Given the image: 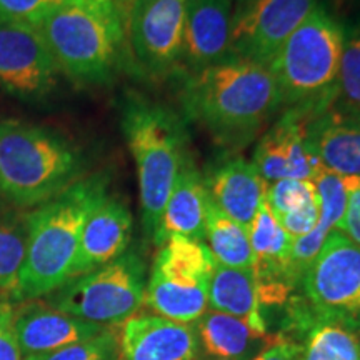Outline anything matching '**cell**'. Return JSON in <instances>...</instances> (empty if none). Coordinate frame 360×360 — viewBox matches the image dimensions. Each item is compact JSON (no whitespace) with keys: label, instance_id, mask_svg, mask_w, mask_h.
Here are the masks:
<instances>
[{"label":"cell","instance_id":"4316f807","mask_svg":"<svg viewBox=\"0 0 360 360\" xmlns=\"http://www.w3.org/2000/svg\"><path fill=\"white\" fill-rule=\"evenodd\" d=\"M264 199L272 210L274 217L281 219L317 202V188L312 180L282 179L265 184Z\"/></svg>","mask_w":360,"mask_h":360},{"label":"cell","instance_id":"5bb4252c","mask_svg":"<svg viewBox=\"0 0 360 360\" xmlns=\"http://www.w3.org/2000/svg\"><path fill=\"white\" fill-rule=\"evenodd\" d=\"M117 327L120 360H195L199 354L193 323L137 312Z\"/></svg>","mask_w":360,"mask_h":360},{"label":"cell","instance_id":"4fadbf2b","mask_svg":"<svg viewBox=\"0 0 360 360\" xmlns=\"http://www.w3.org/2000/svg\"><path fill=\"white\" fill-rule=\"evenodd\" d=\"M315 115L302 107L285 109L259 139L252 164L265 184L282 179L312 180L322 170L305 143V125Z\"/></svg>","mask_w":360,"mask_h":360},{"label":"cell","instance_id":"d4e9b609","mask_svg":"<svg viewBox=\"0 0 360 360\" xmlns=\"http://www.w3.org/2000/svg\"><path fill=\"white\" fill-rule=\"evenodd\" d=\"M302 360H360V344L352 328L312 319L305 328Z\"/></svg>","mask_w":360,"mask_h":360},{"label":"cell","instance_id":"484cf974","mask_svg":"<svg viewBox=\"0 0 360 360\" xmlns=\"http://www.w3.org/2000/svg\"><path fill=\"white\" fill-rule=\"evenodd\" d=\"M334 105L360 117V17L352 24L344 25V44Z\"/></svg>","mask_w":360,"mask_h":360},{"label":"cell","instance_id":"30bf717a","mask_svg":"<svg viewBox=\"0 0 360 360\" xmlns=\"http://www.w3.org/2000/svg\"><path fill=\"white\" fill-rule=\"evenodd\" d=\"M187 0H132L125 8L127 45L137 69L164 79L182 62Z\"/></svg>","mask_w":360,"mask_h":360},{"label":"cell","instance_id":"83f0119b","mask_svg":"<svg viewBox=\"0 0 360 360\" xmlns=\"http://www.w3.org/2000/svg\"><path fill=\"white\" fill-rule=\"evenodd\" d=\"M114 327H109L92 339L75 342L53 352L30 355L22 360H120L119 335Z\"/></svg>","mask_w":360,"mask_h":360},{"label":"cell","instance_id":"9a60e30c","mask_svg":"<svg viewBox=\"0 0 360 360\" xmlns=\"http://www.w3.org/2000/svg\"><path fill=\"white\" fill-rule=\"evenodd\" d=\"M232 8L233 0H187L180 62L187 74L232 57Z\"/></svg>","mask_w":360,"mask_h":360},{"label":"cell","instance_id":"e0dca14e","mask_svg":"<svg viewBox=\"0 0 360 360\" xmlns=\"http://www.w3.org/2000/svg\"><path fill=\"white\" fill-rule=\"evenodd\" d=\"M105 326L85 322L49 304L27 300L17 304L15 335L22 359L53 352L105 332Z\"/></svg>","mask_w":360,"mask_h":360},{"label":"cell","instance_id":"ba28073f","mask_svg":"<svg viewBox=\"0 0 360 360\" xmlns=\"http://www.w3.org/2000/svg\"><path fill=\"white\" fill-rule=\"evenodd\" d=\"M147 267L141 254L127 250L119 259L65 282L47 304L85 322L120 326L143 305Z\"/></svg>","mask_w":360,"mask_h":360},{"label":"cell","instance_id":"44dd1931","mask_svg":"<svg viewBox=\"0 0 360 360\" xmlns=\"http://www.w3.org/2000/svg\"><path fill=\"white\" fill-rule=\"evenodd\" d=\"M193 327L199 349L210 359L252 360L276 337L259 334L242 319L217 310H205Z\"/></svg>","mask_w":360,"mask_h":360},{"label":"cell","instance_id":"9c48e42d","mask_svg":"<svg viewBox=\"0 0 360 360\" xmlns=\"http://www.w3.org/2000/svg\"><path fill=\"white\" fill-rule=\"evenodd\" d=\"M300 285L314 319L355 330L360 322V247L345 233L332 231Z\"/></svg>","mask_w":360,"mask_h":360},{"label":"cell","instance_id":"8992f818","mask_svg":"<svg viewBox=\"0 0 360 360\" xmlns=\"http://www.w3.org/2000/svg\"><path fill=\"white\" fill-rule=\"evenodd\" d=\"M342 44L344 25L319 4L267 65L283 109L319 114L334 105Z\"/></svg>","mask_w":360,"mask_h":360},{"label":"cell","instance_id":"836d02e7","mask_svg":"<svg viewBox=\"0 0 360 360\" xmlns=\"http://www.w3.org/2000/svg\"><path fill=\"white\" fill-rule=\"evenodd\" d=\"M355 335H357V339H359V344H360V322L357 323V327H355Z\"/></svg>","mask_w":360,"mask_h":360},{"label":"cell","instance_id":"ffe728a7","mask_svg":"<svg viewBox=\"0 0 360 360\" xmlns=\"http://www.w3.org/2000/svg\"><path fill=\"white\" fill-rule=\"evenodd\" d=\"M207 191L204 175L193 164L191 154L184 160L182 169L175 179L164 214L160 217L154 244L159 247L165 238L180 236L205 240Z\"/></svg>","mask_w":360,"mask_h":360},{"label":"cell","instance_id":"1f68e13d","mask_svg":"<svg viewBox=\"0 0 360 360\" xmlns=\"http://www.w3.org/2000/svg\"><path fill=\"white\" fill-rule=\"evenodd\" d=\"M252 360H302V344L290 337L277 334L267 347H264Z\"/></svg>","mask_w":360,"mask_h":360},{"label":"cell","instance_id":"52a82bcc","mask_svg":"<svg viewBox=\"0 0 360 360\" xmlns=\"http://www.w3.org/2000/svg\"><path fill=\"white\" fill-rule=\"evenodd\" d=\"M215 259L205 242L174 236L159 245L143 304L152 314L180 323H195L209 307Z\"/></svg>","mask_w":360,"mask_h":360},{"label":"cell","instance_id":"d6986e66","mask_svg":"<svg viewBox=\"0 0 360 360\" xmlns=\"http://www.w3.org/2000/svg\"><path fill=\"white\" fill-rule=\"evenodd\" d=\"M202 175L207 197L249 231L265 193V182L254 164L242 157H227L215 160Z\"/></svg>","mask_w":360,"mask_h":360},{"label":"cell","instance_id":"277c9868","mask_svg":"<svg viewBox=\"0 0 360 360\" xmlns=\"http://www.w3.org/2000/svg\"><path fill=\"white\" fill-rule=\"evenodd\" d=\"M120 127L137 167L142 227L154 242L175 179L187 159L186 124L169 107L129 94L120 103Z\"/></svg>","mask_w":360,"mask_h":360},{"label":"cell","instance_id":"603a6c76","mask_svg":"<svg viewBox=\"0 0 360 360\" xmlns=\"http://www.w3.org/2000/svg\"><path fill=\"white\" fill-rule=\"evenodd\" d=\"M205 240L217 264L225 267L254 270V252L250 247L249 231L225 215L209 197L205 214Z\"/></svg>","mask_w":360,"mask_h":360},{"label":"cell","instance_id":"7a4b0ae2","mask_svg":"<svg viewBox=\"0 0 360 360\" xmlns=\"http://www.w3.org/2000/svg\"><path fill=\"white\" fill-rule=\"evenodd\" d=\"M103 174L79 179L29 212V236L15 302L40 299L72 278L85 220L107 193Z\"/></svg>","mask_w":360,"mask_h":360},{"label":"cell","instance_id":"d6a6232c","mask_svg":"<svg viewBox=\"0 0 360 360\" xmlns=\"http://www.w3.org/2000/svg\"><path fill=\"white\" fill-rule=\"evenodd\" d=\"M115 2H117V4H119V6H120V7H122V8H124V11H125V8H127V6H129V4H130V2H132V0H115Z\"/></svg>","mask_w":360,"mask_h":360},{"label":"cell","instance_id":"6da1fadb","mask_svg":"<svg viewBox=\"0 0 360 360\" xmlns=\"http://www.w3.org/2000/svg\"><path fill=\"white\" fill-rule=\"evenodd\" d=\"M182 109L188 122L205 129L220 146L240 148L257 139L282 105L267 65L229 57L187 74Z\"/></svg>","mask_w":360,"mask_h":360},{"label":"cell","instance_id":"4dcf8cb0","mask_svg":"<svg viewBox=\"0 0 360 360\" xmlns=\"http://www.w3.org/2000/svg\"><path fill=\"white\" fill-rule=\"evenodd\" d=\"M344 182L347 204L339 231L360 247V177H344Z\"/></svg>","mask_w":360,"mask_h":360},{"label":"cell","instance_id":"5b68a950","mask_svg":"<svg viewBox=\"0 0 360 360\" xmlns=\"http://www.w3.org/2000/svg\"><path fill=\"white\" fill-rule=\"evenodd\" d=\"M80 172L82 155L62 134L24 120H0V193L13 205L44 204Z\"/></svg>","mask_w":360,"mask_h":360},{"label":"cell","instance_id":"7c38bea8","mask_svg":"<svg viewBox=\"0 0 360 360\" xmlns=\"http://www.w3.org/2000/svg\"><path fill=\"white\" fill-rule=\"evenodd\" d=\"M57 74L37 27L0 17V90L22 101H40L56 87Z\"/></svg>","mask_w":360,"mask_h":360},{"label":"cell","instance_id":"f546056e","mask_svg":"<svg viewBox=\"0 0 360 360\" xmlns=\"http://www.w3.org/2000/svg\"><path fill=\"white\" fill-rule=\"evenodd\" d=\"M17 304L13 300H0V360H22L15 335Z\"/></svg>","mask_w":360,"mask_h":360},{"label":"cell","instance_id":"2e32d148","mask_svg":"<svg viewBox=\"0 0 360 360\" xmlns=\"http://www.w3.org/2000/svg\"><path fill=\"white\" fill-rule=\"evenodd\" d=\"M134 219L119 197H102L85 220L72 278L92 272L129 250Z\"/></svg>","mask_w":360,"mask_h":360},{"label":"cell","instance_id":"f1b7e54d","mask_svg":"<svg viewBox=\"0 0 360 360\" xmlns=\"http://www.w3.org/2000/svg\"><path fill=\"white\" fill-rule=\"evenodd\" d=\"M64 0H0V17L37 27L40 20Z\"/></svg>","mask_w":360,"mask_h":360},{"label":"cell","instance_id":"3957f363","mask_svg":"<svg viewBox=\"0 0 360 360\" xmlns=\"http://www.w3.org/2000/svg\"><path fill=\"white\" fill-rule=\"evenodd\" d=\"M58 72L77 85H103L127 62L125 11L115 0H64L37 24Z\"/></svg>","mask_w":360,"mask_h":360},{"label":"cell","instance_id":"7402d4cb","mask_svg":"<svg viewBox=\"0 0 360 360\" xmlns=\"http://www.w3.org/2000/svg\"><path fill=\"white\" fill-rule=\"evenodd\" d=\"M209 307L210 310L242 319L255 332L269 335L254 270L215 264L209 285Z\"/></svg>","mask_w":360,"mask_h":360},{"label":"cell","instance_id":"8fae6325","mask_svg":"<svg viewBox=\"0 0 360 360\" xmlns=\"http://www.w3.org/2000/svg\"><path fill=\"white\" fill-rule=\"evenodd\" d=\"M319 0H233L231 56L269 65Z\"/></svg>","mask_w":360,"mask_h":360},{"label":"cell","instance_id":"ac0fdd59","mask_svg":"<svg viewBox=\"0 0 360 360\" xmlns=\"http://www.w3.org/2000/svg\"><path fill=\"white\" fill-rule=\"evenodd\" d=\"M305 143L327 172L360 177V117L328 107L305 125Z\"/></svg>","mask_w":360,"mask_h":360},{"label":"cell","instance_id":"cb8c5ba5","mask_svg":"<svg viewBox=\"0 0 360 360\" xmlns=\"http://www.w3.org/2000/svg\"><path fill=\"white\" fill-rule=\"evenodd\" d=\"M29 212L0 210V300H13L24 265Z\"/></svg>","mask_w":360,"mask_h":360},{"label":"cell","instance_id":"e575fe53","mask_svg":"<svg viewBox=\"0 0 360 360\" xmlns=\"http://www.w3.org/2000/svg\"><path fill=\"white\" fill-rule=\"evenodd\" d=\"M212 360H227V359H212Z\"/></svg>","mask_w":360,"mask_h":360}]
</instances>
